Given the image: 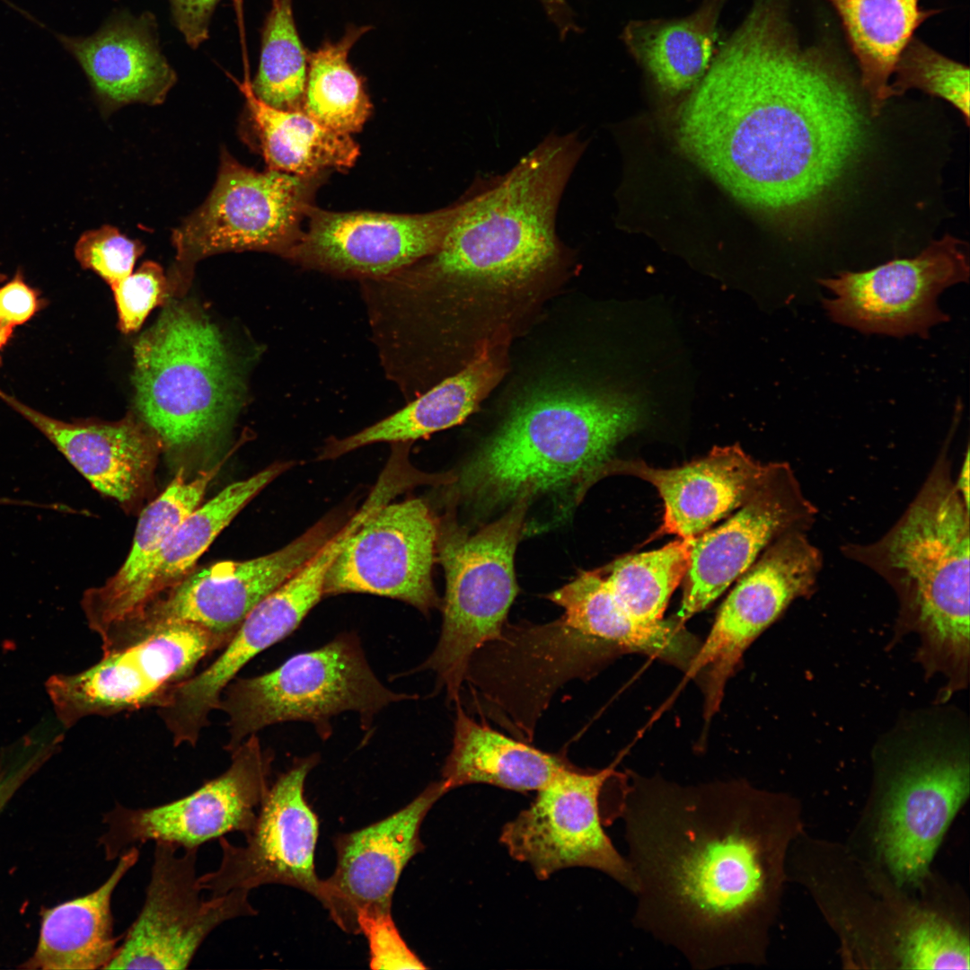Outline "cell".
<instances>
[{"label": "cell", "instance_id": "obj_38", "mask_svg": "<svg viewBox=\"0 0 970 970\" xmlns=\"http://www.w3.org/2000/svg\"><path fill=\"white\" fill-rule=\"evenodd\" d=\"M308 55L295 23L291 0H272L261 38L257 74L250 86L263 102L303 110Z\"/></svg>", "mask_w": 970, "mask_h": 970}, {"label": "cell", "instance_id": "obj_45", "mask_svg": "<svg viewBox=\"0 0 970 970\" xmlns=\"http://www.w3.org/2000/svg\"><path fill=\"white\" fill-rule=\"evenodd\" d=\"M173 22L186 43L197 48L209 36L212 14L220 0H168Z\"/></svg>", "mask_w": 970, "mask_h": 970}, {"label": "cell", "instance_id": "obj_50", "mask_svg": "<svg viewBox=\"0 0 970 970\" xmlns=\"http://www.w3.org/2000/svg\"><path fill=\"white\" fill-rule=\"evenodd\" d=\"M0 279H1V275H0Z\"/></svg>", "mask_w": 970, "mask_h": 970}, {"label": "cell", "instance_id": "obj_11", "mask_svg": "<svg viewBox=\"0 0 970 970\" xmlns=\"http://www.w3.org/2000/svg\"><path fill=\"white\" fill-rule=\"evenodd\" d=\"M345 521V516L335 511L274 552L191 571L112 630L102 639V650L125 648L180 622L194 623L231 639L250 612L314 555Z\"/></svg>", "mask_w": 970, "mask_h": 970}, {"label": "cell", "instance_id": "obj_6", "mask_svg": "<svg viewBox=\"0 0 970 970\" xmlns=\"http://www.w3.org/2000/svg\"><path fill=\"white\" fill-rule=\"evenodd\" d=\"M134 346L137 415L163 448L214 446L242 404V379L223 337L194 304L170 301Z\"/></svg>", "mask_w": 970, "mask_h": 970}, {"label": "cell", "instance_id": "obj_8", "mask_svg": "<svg viewBox=\"0 0 970 970\" xmlns=\"http://www.w3.org/2000/svg\"><path fill=\"white\" fill-rule=\"evenodd\" d=\"M528 507L521 498L473 534L452 516L438 519L436 560L445 578L443 622L435 649L419 670L433 671L437 688L454 704L472 656L500 635L517 595L514 560Z\"/></svg>", "mask_w": 970, "mask_h": 970}, {"label": "cell", "instance_id": "obj_31", "mask_svg": "<svg viewBox=\"0 0 970 970\" xmlns=\"http://www.w3.org/2000/svg\"><path fill=\"white\" fill-rule=\"evenodd\" d=\"M501 374L495 356L482 352L461 372L396 412L346 437L331 438L320 459H335L376 443H408L460 424L494 387Z\"/></svg>", "mask_w": 970, "mask_h": 970}, {"label": "cell", "instance_id": "obj_40", "mask_svg": "<svg viewBox=\"0 0 970 970\" xmlns=\"http://www.w3.org/2000/svg\"><path fill=\"white\" fill-rule=\"evenodd\" d=\"M903 966L913 969H967V939L948 922L929 916L916 923L901 945Z\"/></svg>", "mask_w": 970, "mask_h": 970}, {"label": "cell", "instance_id": "obj_44", "mask_svg": "<svg viewBox=\"0 0 970 970\" xmlns=\"http://www.w3.org/2000/svg\"><path fill=\"white\" fill-rule=\"evenodd\" d=\"M37 291L24 280L22 272L0 287V322L14 328L30 321L41 308Z\"/></svg>", "mask_w": 970, "mask_h": 970}, {"label": "cell", "instance_id": "obj_48", "mask_svg": "<svg viewBox=\"0 0 970 970\" xmlns=\"http://www.w3.org/2000/svg\"><path fill=\"white\" fill-rule=\"evenodd\" d=\"M13 333V328L0 322V351L9 342Z\"/></svg>", "mask_w": 970, "mask_h": 970}, {"label": "cell", "instance_id": "obj_35", "mask_svg": "<svg viewBox=\"0 0 970 970\" xmlns=\"http://www.w3.org/2000/svg\"><path fill=\"white\" fill-rule=\"evenodd\" d=\"M257 131L268 169L313 176L353 166L359 147L350 135L321 125L303 110L274 108L257 98L250 81L238 84Z\"/></svg>", "mask_w": 970, "mask_h": 970}, {"label": "cell", "instance_id": "obj_4", "mask_svg": "<svg viewBox=\"0 0 970 970\" xmlns=\"http://www.w3.org/2000/svg\"><path fill=\"white\" fill-rule=\"evenodd\" d=\"M642 412L624 394L538 393L517 405L447 485L481 512L542 497L574 505L606 476L615 445L639 428Z\"/></svg>", "mask_w": 970, "mask_h": 970}, {"label": "cell", "instance_id": "obj_34", "mask_svg": "<svg viewBox=\"0 0 970 970\" xmlns=\"http://www.w3.org/2000/svg\"><path fill=\"white\" fill-rule=\"evenodd\" d=\"M837 11L860 69L872 117L892 97L889 80L914 31L933 11L919 0H828Z\"/></svg>", "mask_w": 970, "mask_h": 970}, {"label": "cell", "instance_id": "obj_14", "mask_svg": "<svg viewBox=\"0 0 970 970\" xmlns=\"http://www.w3.org/2000/svg\"><path fill=\"white\" fill-rule=\"evenodd\" d=\"M155 842L143 906L105 969H186L218 926L257 913L248 891L204 899L197 874L198 848Z\"/></svg>", "mask_w": 970, "mask_h": 970}, {"label": "cell", "instance_id": "obj_1", "mask_svg": "<svg viewBox=\"0 0 970 970\" xmlns=\"http://www.w3.org/2000/svg\"><path fill=\"white\" fill-rule=\"evenodd\" d=\"M865 110L824 49L804 47L780 0H754L678 113L683 153L745 206L805 218L860 156Z\"/></svg>", "mask_w": 970, "mask_h": 970}, {"label": "cell", "instance_id": "obj_36", "mask_svg": "<svg viewBox=\"0 0 970 970\" xmlns=\"http://www.w3.org/2000/svg\"><path fill=\"white\" fill-rule=\"evenodd\" d=\"M367 31L350 27L339 41L325 42L308 55L303 111L344 135L358 132L372 111L363 81L348 61L349 50Z\"/></svg>", "mask_w": 970, "mask_h": 970}, {"label": "cell", "instance_id": "obj_27", "mask_svg": "<svg viewBox=\"0 0 970 970\" xmlns=\"http://www.w3.org/2000/svg\"><path fill=\"white\" fill-rule=\"evenodd\" d=\"M57 38L84 70L105 112L131 103L159 105L177 82L150 13H119L88 37Z\"/></svg>", "mask_w": 970, "mask_h": 970}, {"label": "cell", "instance_id": "obj_13", "mask_svg": "<svg viewBox=\"0 0 970 970\" xmlns=\"http://www.w3.org/2000/svg\"><path fill=\"white\" fill-rule=\"evenodd\" d=\"M273 754L256 734L231 751V763L219 776L174 801L147 808L117 804L103 817L100 838L106 860L147 842H167L180 848L199 845L253 827L269 788Z\"/></svg>", "mask_w": 970, "mask_h": 970}, {"label": "cell", "instance_id": "obj_29", "mask_svg": "<svg viewBox=\"0 0 970 970\" xmlns=\"http://www.w3.org/2000/svg\"><path fill=\"white\" fill-rule=\"evenodd\" d=\"M293 464L294 462H276L245 480L229 484L190 513L172 533L122 605L115 622L101 639L137 616L188 576L199 557L234 516Z\"/></svg>", "mask_w": 970, "mask_h": 970}, {"label": "cell", "instance_id": "obj_25", "mask_svg": "<svg viewBox=\"0 0 970 970\" xmlns=\"http://www.w3.org/2000/svg\"><path fill=\"white\" fill-rule=\"evenodd\" d=\"M773 462L761 463L739 445L715 446L681 467L654 468L643 461L613 460L607 475L626 474L652 484L664 503L663 521L650 540L690 539L741 507L764 481Z\"/></svg>", "mask_w": 970, "mask_h": 970}, {"label": "cell", "instance_id": "obj_26", "mask_svg": "<svg viewBox=\"0 0 970 970\" xmlns=\"http://www.w3.org/2000/svg\"><path fill=\"white\" fill-rule=\"evenodd\" d=\"M317 601L285 581L246 616L222 654L207 668L178 684L158 714L174 745L195 746L218 710L221 696L240 670L255 656L291 634Z\"/></svg>", "mask_w": 970, "mask_h": 970}, {"label": "cell", "instance_id": "obj_43", "mask_svg": "<svg viewBox=\"0 0 970 970\" xmlns=\"http://www.w3.org/2000/svg\"><path fill=\"white\" fill-rule=\"evenodd\" d=\"M357 923L368 942L372 969L427 968L402 939L391 913H360Z\"/></svg>", "mask_w": 970, "mask_h": 970}, {"label": "cell", "instance_id": "obj_42", "mask_svg": "<svg viewBox=\"0 0 970 970\" xmlns=\"http://www.w3.org/2000/svg\"><path fill=\"white\" fill-rule=\"evenodd\" d=\"M110 288L123 333L137 331L153 309L171 300L167 276L158 263L150 260Z\"/></svg>", "mask_w": 970, "mask_h": 970}, {"label": "cell", "instance_id": "obj_12", "mask_svg": "<svg viewBox=\"0 0 970 970\" xmlns=\"http://www.w3.org/2000/svg\"><path fill=\"white\" fill-rule=\"evenodd\" d=\"M229 640L194 623L172 624L134 645L103 653L79 673L49 676L45 689L66 728L89 716L158 709L194 675L202 659Z\"/></svg>", "mask_w": 970, "mask_h": 970}, {"label": "cell", "instance_id": "obj_17", "mask_svg": "<svg viewBox=\"0 0 970 970\" xmlns=\"http://www.w3.org/2000/svg\"><path fill=\"white\" fill-rule=\"evenodd\" d=\"M888 789L880 826L886 861L901 883L926 874L943 835L969 791L962 741L940 734L905 744Z\"/></svg>", "mask_w": 970, "mask_h": 970}, {"label": "cell", "instance_id": "obj_18", "mask_svg": "<svg viewBox=\"0 0 970 970\" xmlns=\"http://www.w3.org/2000/svg\"><path fill=\"white\" fill-rule=\"evenodd\" d=\"M466 200L463 192L450 205L421 214L332 212L312 206L306 229L284 258L336 276L381 279L435 253Z\"/></svg>", "mask_w": 970, "mask_h": 970}, {"label": "cell", "instance_id": "obj_28", "mask_svg": "<svg viewBox=\"0 0 970 970\" xmlns=\"http://www.w3.org/2000/svg\"><path fill=\"white\" fill-rule=\"evenodd\" d=\"M139 858L138 847L124 851L109 877L91 893L41 913L40 935L26 969H105L119 946L113 931L111 899Z\"/></svg>", "mask_w": 970, "mask_h": 970}, {"label": "cell", "instance_id": "obj_3", "mask_svg": "<svg viewBox=\"0 0 970 970\" xmlns=\"http://www.w3.org/2000/svg\"><path fill=\"white\" fill-rule=\"evenodd\" d=\"M951 431L896 522L873 542L840 547L891 586L898 630L917 634L918 658L927 675H944L945 699L967 684L969 670V507L952 476Z\"/></svg>", "mask_w": 970, "mask_h": 970}, {"label": "cell", "instance_id": "obj_9", "mask_svg": "<svg viewBox=\"0 0 970 970\" xmlns=\"http://www.w3.org/2000/svg\"><path fill=\"white\" fill-rule=\"evenodd\" d=\"M412 699L416 695L387 688L369 666L357 636L343 632L270 672L235 677L218 710L227 717L225 748L231 752L262 728L287 721L310 722L325 739L331 719L346 711L357 712L366 730L384 708Z\"/></svg>", "mask_w": 970, "mask_h": 970}, {"label": "cell", "instance_id": "obj_20", "mask_svg": "<svg viewBox=\"0 0 970 970\" xmlns=\"http://www.w3.org/2000/svg\"><path fill=\"white\" fill-rule=\"evenodd\" d=\"M318 762L317 754L299 758L269 786L243 845L218 839L220 863L198 877L203 890L220 895L278 884L318 899L322 879L315 872L314 854L319 822L304 798L306 777Z\"/></svg>", "mask_w": 970, "mask_h": 970}, {"label": "cell", "instance_id": "obj_47", "mask_svg": "<svg viewBox=\"0 0 970 970\" xmlns=\"http://www.w3.org/2000/svg\"><path fill=\"white\" fill-rule=\"evenodd\" d=\"M955 487L960 497L969 507V450L966 448L965 459L956 480Z\"/></svg>", "mask_w": 970, "mask_h": 970}, {"label": "cell", "instance_id": "obj_39", "mask_svg": "<svg viewBox=\"0 0 970 970\" xmlns=\"http://www.w3.org/2000/svg\"><path fill=\"white\" fill-rule=\"evenodd\" d=\"M891 94L919 89L951 103L969 125V69L912 38L895 64Z\"/></svg>", "mask_w": 970, "mask_h": 970}, {"label": "cell", "instance_id": "obj_46", "mask_svg": "<svg viewBox=\"0 0 970 970\" xmlns=\"http://www.w3.org/2000/svg\"><path fill=\"white\" fill-rule=\"evenodd\" d=\"M24 771L20 769L13 772H0V813L22 782Z\"/></svg>", "mask_w": 970, "mask_h": 970}, {"label": "cell", "instance_id": "obj_16", "mask_svg": "<svg viewBox=\"0 0 970 970\" xmlns=\"http://www.w3.org/2000/svg\"><path fill=\"white\" fill-rule=\"evenodd\" d=\"M964 246L946 234L916 257L820 279L832 295L823 300L824 309L833 322L861 332L926 337L932 326L948 320L938 306V296L968 280Z\"/></svg>", "mask_w": 970, "mask_h": 970}, {"label": "cell", "instance_id": "obj_23", "mask_svg": "<svg viewBox=\"0 0 970 970\" xmlns=\"http://www.w3.org/2000/svg\"><path fill=\"white\" fill-rule=\"evenodd\" d=\"M447 791L442 780L433 782L389 816L336 837V867L328 878L322 879L317 900L338 927L357 934L360 913H391L404 868L424 848L421 824Z\"/></svg>", "mask_w": 970, "mask_h": 970}, {"label": "cell", "instance_id": "obj_5", "mask_svg": "<svg viewBox=\"0 0 970 970\" xmlns=\"http://www.w3.org/2000/svg\"><path fill=\"white\" fill-rule=\"evenodd\" d=\"M586 146L578 131H552L505 173L477 176L436 251L396 275L511 285L548 269L562 253L557 213Z\"/></svg>", "mask_w": 970, "mask_h": 970}, {"label": "cell", "instance_id": "obj_10", "mask_svg": "<svg viewBox=\"0 0 970 970\" xmlns=\"http://www.w3.org/2000/svg\"><path fill=\"white\" fill-rule=\"evenodd\" d=\"M321 174L257 172L222 150L216 183L204 203L172 231L175 260L167 275L171 297H181L196 263L226 251L284 257L299 238Z\"/></svg>", "mask_w": 970, "mask_h": 970}, {"label": "cell", "instance_id": "obj_49", "mask_svg": "<svg viewBox=\"0 0 970 970\" xmlns=\"http://www.w3.org/2000/svg\"><path fill=\"white\" fill-rule=\"evenodd\" d=\"M716 1H719V2H720L721 0H716Z\"/></svg>", "mask_w": 970, "mask_h": 970}, {"label": "cell", "instance_id": "obj_22", "mask_svg": "<svg viewBox=\"0 0 970 970\" xmlns=\"http://www.w3.org/2000/svg\"><path fill=\"white\" fill-rule=\"evenodd\" d=\"M807 533L792 531L773 541L723 602L695 657L712 679L727 681L748 646L794 600L812 596L824 559Z\"/></svg>", "mask_w": 970, "mask_h": 970}, {"label": "cell", "instance_id": "obj_21", "mask_svg": "<svg viewBox=\"0 0 970 970\" xmlns=\"http://www.w3.org/2000/svg\"><path fill=\"white\" fill-rule=\"evenodd\" d=\"M738 508L723 524L694 538L676 614L680 622L708 607L773 541L789 532H808L818 516L786 462H773L764 481Z\"/></svg>", "mask_w": 970, "mask_h": 970}, {"label": "cell", "instance_id": "obj_30", "mask_svg": "<svg viewBox=\"0 0 970 970\" xmlns=\"http://www.w3.org/2000/svg\"><path fill=\"white\" fill-rule=\"evenodd\" d=\"M224 462L190 479L181 469L167 488L141 512L128 558L103 585L87 589L81 606L89 628L99 637L115 622L137 584L182 520L199 506Z\"/></svg>", "mask_w": 970, "mask_h": 970}, {"label": "cell", "instance_id": "obj_41", "mask_svg": "<svg viewBox=\"0 0 970 970\" xmlns=\"http://www.w3.org/2000/svg\"><path fill=\"white\" fill-rule=\"evenodd\" d=\"M144 244L122 234L118 228L104 225L84 232L75 246V256L82 268L100 276L111 287L133 272Z\"/></svg>", "mask_w": 970, "mask_h": 970}, {"label": "cell", "instance_id": "obj_2", "mask_svg": "<svg viewBox=\"0 0 970 970\" xmlns=\"http://www.w3.org/2000/svg\"><path fill=\"white\" fill-rule=\"evenodd\" d=\"M619 779L635 925L697 969L762 963L787 838L780 799L742 781Z\"/></svg>", "mask_w": 970, "mask_h": 970}, {"label": "cell", "instance_id": "obj_15", "mask_svg": "<svg viewBox=\"0 0 970 970\" xmlns=\"http://www.w3.org/2000/svg\"><path fill=\"white\" fill-rule=\"evenodd\" d=\"M614 766L585 771L569 766L537 790L526 809L506 824L500 842L539 879L558 870L586 867L602 871L634 891L632 871L604 830L600 798Z\"/></svg>", "mask_w": 970, "mask_h": 970}, {"label": "cell", "instance_id": "obj_32", "mask_svg": "<svg viewBox=\"0 0 970 970\" xmlns=\"http://www.w3.org/2000/svg\"><path fill=\"white\" fill-rule=\"evenodd\" d=\"M456 706L453 745L442 770L448 790L484 783L506 789L539 790L571 764L475 721Z\"/></svg>", "mask_w": 970, "mask_h": 970}, {"label": "cell", "instance_id": "obj_7", "mask_svg": "<svg viewBox=\"0 0 970 970\" xmlns=\"http://www.w3.org/2000/svg\"><path fill=\"white\" fill-rule=\"evenodd\" d=\"M547 598L563 614L543 624H518L513 640L525 673L551 692L571 680L589 678L622 651L647 654L687 673L701 644L677 618L655 623L635 618L602 569L582 571Z\"/></svg>", "mask_w": 970, "mask_h": 970}, {"label": "cell", "instance_id": "obj_24", "mask_svg": "<svg viewBox=\"0 0 970 970\" xmlns=\"http://www.w3.org/2000/svg\"><path fill=\"white\" fill-rule=\"evenodd\" d=\"M2 399L40 430L100 493L123 505L141 499L153 483L158 436L137 415L118 421L67 422L47 416L0 389Z\"/></svg>", "mask_w": 970, "mask_h": 970}, {"label": "cell", "instance_id": "obj_37", "mask_svg": "<svg viewBox=\"0 0 970 970\" xmlns=\"http://www.w3.org/2000/svg\"><path fill=\"white\" fill-rule=\"evenodd\" d=\"M693 541L677 538L657 550L624 556L606 569L611 588L630 614L648 623L663 620L689 569Z\"/></svg>", "mask_w": 970, "mask_h": 970}, {"label": "cell", "instance_id": "obj_33", "mask_svg": "<svg viewBox=\"0 0 970 970\" xmlns=\"http://www.w3.org/2000/svg\"><path fill=\"white\" fill-rule=\"evenodd\" d=\"M719 7L709 0L685 18L633 21L624 29L630 52L664 93L691 92L707 73L719 49Z\"/></svg>", "mask_w": 970, "mask_h": 970}, {"label": "cell", "instance_id": "obj_19", "mask_svg": "<svg viewBox=\"0 0 970 970\" xmlns=\"http://www.w3.org/2000/svg\"><path fill=\"white\" fill-rule=\"evenodd\" d=\"M437 537L438 518L424 499L383 504L348 539L327 574L323 595L384 596L423 614L441 608L432 578Z\"/></svg>", "mask_w": 970, "mask_h": 970}]
</instances>
